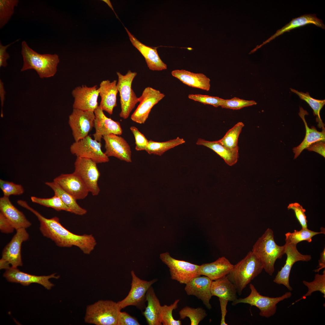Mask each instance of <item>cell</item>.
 Listing matches in <instances>:
<instances>
[{
  "label": "cell",
  "mask_w": 325,
  "mask_h": 325,
  "mask_svg": "<svg viewBox=\"0 0 325 325\" xmlns=\"http://www.w3.org/2000/svg\"><path fill=\"white\" fill-rule=\"evenodd\" d=\"M285 244L279 246L276 243L273 231L268 228L255 242L252 251L261 262L265 272L272 276L275 262L285 254Z\"/></svg>",
  "instance_id": "cell-3"
},
{
  "label": "cell",
  "mask_w": 325,
  "mask_h": 325,
  "mask_svg": "<svg viewBox=\"0 0 325 325\" xmlns=\"http://www.w3.org/2000/svg\"><path fill=\"white\" fill-rule=\"evenodd\" d=\"M118 77L117 87L120 98L121 111L120 117L125 119L128 118L136 104L139 102L138 98L136 96L132 88V82L137 75L135 72L128 71L125 75L117 72Z\"/></svg>",
  "instance_id": "cell-7"
},
{
  "label": "cell",
  "mask_w": 325,
  "mask_h": 325,
  "mask_svg": "<svg viewBox=\"0 0 325 325\" xmlns=\"http://www.w3.org/2000/svg\"><path fill=\"white\" fill-rule=\"evenodd\" d=\"M5 91L4 88V83L2 80H0V97L2 104V105L5 98Z\"/></svg>",
  "instance_id": "cell-53"
},
{
  "label": "cell",
  "mask_w": 325,
  "mask_h": 325,
  "mask_svg": "<svg viewBox=\"0 0 325 325\" xmlns=\"http://www.w3.org/2000/svg\"><path fill=\"white\" fill-rule=\"evenodd\" d=\"M290 89L292 92L297 94L301 99L305 101L313 109L314 115L316 116V120L318 122V128H325L324 124L320 118V112L325 104V100L314 99L310 95L308 92L305 93L299 92L292 88H290Z\"/></svg>",
  "instance_id": "cell-34"
},
{
  "label": "cell",
  "mask_w": 325,
  "mask_h": 325,
  "mask_svg": "<svg viewBox=\"0 0 325 325\" xmlns=\"http://www.w3.org/2000/svg\"><path fill=\"white\" fill-rule=\"evenodd\" d=\"M304 284L308 289L307 292L300 299L292 303L293 305L296 302L302 299H305L307 297L311 296L312 293L315 291H319L323 294V297L325 298V270L323 271L322 274H316L314 280L312 282H308L305 280L302 281Z\"/></svg>",
  "instance_id": "cell-37"
},
{
  "label": "cell",
  "mask_w": 325,
  "mask_h": 325,
  "mask_svg": "<svg viewBox=\"0 0 325 325\" xmlns=\"http://www.w3.org/2000/svg\"><path fill=\"white\" fill-rule=\"evenodd\" d=\"M179 314L181 319L188 317L190 320L191 325H198L207 315L206 311L202 308H195L187 306L180 311Z\"/></svg>",
  "instance_id": "cell-39"
},
{
  "label": "cell",
  "mask_w": 325,
  "mask_h": 325,
  "mask_svg": "<svg viewBox=\"0 0 325 325\" xmlns=\"http://www.w3.org/2000/svg\"><path fill=\"white\" fill-rule=\"evenodd\" d=\"M249 288L251 292L248 296L244 298L237 299L232 302V305H235L240 303H244L250 305L251 307L255 306L260 310L259 315L267 318L276 313L277 304L278 303L290 298L292 295L290 292H288L280 297H270L260 294L252 284H250Z\"/></svg>",
  "instance_id": "cell-6"
},
{
  "label": "cell",
  "mask_w": 325,
  "mask_h": 325,
  "mask_svg": "<svg viewBox=\"0 0 325 325\" xmlns=\"http://www.w3.org/2000/svg\"><path fill=\"white\" fill-rule=\"evenodd\" d=\"M233 266L225 257H222L213 262L200 265L199 274L215 280L226 276Z\"/></svg>",
  "instance_id": "cell-25"
},
{
  "label": "cell",
  "mask_w": 325,
  "mask_h": 325,
  "mask_svg": "<svg viewBox=\"0 0 325 325\" xmlns=\"http://www.w3.org/2000/svg\"><path fill=\"white\" fill-rule=\"evenodd\" d=\"M31 199L32 202L41 205L50 207L57 211H65L71 212V211L57 195H54L49 198H44L32 196Z\"/></svg>",
  "instance_id": "cell-38"
},
{
  "label": "cell",
  "mask_w": 325,
  "mask_h": 325,
  "mask_svg": "<svg viewBox=\"0 0 325 325\" xmlns=\"http://www.w3.org/2000/svg\"><path fill=\"white\" fill-rule=\"evenodd\" d=\"M160 258L169 268L171 279L181 283L186 284L193 278L200 276V265L175 259L168 252L161 254Z\"/></svg>",
  "instance_id": "cell-9"
},
{
  "label": "cell",
  "mask_w": 325,
  "mask_h": 325,
  "mask_svg": "<svg viewBox=\"0 0 325 325\" xmlns=\"http://www.w3.org/2000/svg\"><path fill=\"white\" fill-rule=\"evenodd\" d=\"M98 89L99 95L101 97L99 107L103 111L112 114L114 108L117 105L116 96L118 92L117 81H102L100 84Z\"/></svg>",
  "instance_id": "cell-24"
},
{
  "label": "cell",
  "mask_w": 325,
  "mask_h": 325,
  "mask_svg": "<svg viewBox=\"0 0 325 325\" xmlns=\"http://www.w3.org/2000/svg\"><path fill=\"white\" fill-rule=\"evenodd\" d=\"M219 300L220 302L221 313V318L220 325H227V323H226L225 321V317L227 312L226 307L228 301L220 298H219Z\"/></svg>",
  "instance_id": "cell-51"
},
{
  "label": "cell",
  "mask_w": 325,
  "mask_h": 325,
  "mask_svg": "<svg viewBox=\"0 0 325 325\" xmlns=\"http://www.w3.org/2000/svg\"><path fill=\"white\" fill-rule=\"evenodd\" d=\"M196 144L203 145L212 150L222 158L229 166L235 164L239 158V149H231L221 144L218 141H209L199 138Z\"/></svg>",
  "instance_id": "cell-31"
},
{
  "label": "cell",
  "mask_w": 325,
  "mask_h": 325,
  "mask_svg": "<svg viewBox=\"0 0 325 325\" xmlns=\"http://www.w3.org/2000/svg\"><path fill=\"white\" fill-rule=\"evenodd\" d=\"M323 234V233L314 231L308 229V228H302L299 231L295 230L293 232H288L285 234V243L297 245L299 243L303 241H306L308 243L312 241V238L314 236Z\"/></svg>",
  "instance_id": "cell-36"
},
{
  "label": "cell",
  "mask_w": 325,
  "mask_h": 325,
  "mask_svg": "<svg viewBox=\"0 0 325 325\" xmlns=\"http://www.w3.org/2000/svg\"><path fill=\"white\" fill-rule=\"evenodd\" d=\"M165 96L158 90L150 87L146 88L138 98L140 103L131 115V120L139 124L144 123L153 107Z\"/></svg>",
  "instance_id": "cell-13"
},
{
  "label": "cell",
  "mask_w": 325,
  "mask_h": 325,
  "mask_svg": "<svg viewBox=\"0 0 325 325\" xmlns=\"http://www.w3.org/2000/svg\"><path fill=\"white\" fill-rule=\"evenodd\" d=\"M53 181L76 200L85 198L89 192L83 181L74 172L61 174L54 178Z\"/></svg>",
  "instance_id": "cell-17"
},
{
  "label": "cell",
  "mask_w": 325,
  "mask_h": 325,
  "mask_svg": "<svg viewBox=\"0 0 325 325\" xmlns=\"http://www.w3.org/2000/svg\"><path fill=\"white\" fill-rule=\"evenodd\" d=\"M172 75L188 86L209 91L210 89V79L201 73H194L184 70H176L171 72Z\"/></svg>",
  "instance_id": "cell-28"
},
{
  "label": "cell",
  "mask_w": 325,
  "mask_h": 325,
  "mask_svg": "<svg viewBox=\"0 0 325 325\" xmlns=\"http://www.w3.org/2000/svg\"><path fill=\"white\" fill-rule=\"evenodd\" d=\"M18 0H0V28L8 22L14 13L15 7L18 5Z\"/></svg>",
  "instance_id": "cell-40"
},
{
  "label": "cell",
  "mask_w": 325,
  "mask_h": 325,
  "mask_svg": "<svg viewBox=\"0 0 325 325\" xmlns=\"http://www.w3.org/2000/svg\"><path fill=\"white\" fill-rule=\"evenodd\" d=\"M257 104L254 101L246 100L234 97L230 99H224L221 107L223 108L236 110L256 105Z\"/></svg>",
  "instance_id": "cell-43"
},
{
  "label": "cell",
  "mask_w": 325,
  "mask_h": 325,
  "mask_svg": "<svg viewBox=\"0 0 325 325\" xmlns=\"http://www.w3.org/2000/svg\"><path fill=\"white\" fill-rule=\"evenodd\" d=\"M21 54L23 61L21 72L33 70L42 79L50 78L56 74L60 62L57 54H39L24 41L22 42Z\"/></svg>",
  "instance_id": "cell-2"
},
{
  "label": "cell",
  "mask_w": 325,
  "mask_h": 325,
  "mask_svg": "<svg viewBox=\"0 0 325 325\" xmlns=\"http://www.w3.org/2000/svg\"><path fill=\"white\" fill-rule=\"evenodd\" d=\"M131 273L132 280L130 290L125 298L117 303L121 310L131 305L143 310L146 307L147 292L157 279L155 278L150 281L144 280L137 277L133 271H132Z\"/></svg>",
  "instance_id": "cell-10"
},
{
  "label": "cell",
  "mask_w": 325,
  "mask_h": 325,
  "mask_svg": "<svg viewBox=\"0 0 325 325\" xmlns=\"http://www.w3.org/2000/svg\"><path fill=\"white\" fill-rule=\"evenodd\" d=\"M94 112L95 132L93 136L94 139L101 142L104 136L110 134L119 135L122 134V130L119 122L107 117L99 106Z\"/></svg>",
  "instance_id": "cell-20"
},
{
  "label": "cell",
  "mask_w": 325,
  "mask_h": 325,
  "mask_svg": "<svg viewBox=\"0 0 325 325\" xmlns=\"http://www.w3.org/2000/svg\"><path fill=\"white\" fill-rule=\"evenodd\" d=\"M287 209L288 210L292 209L294 211L296 216L302 228H307L308 221L305 214L306 210L302 206L297 203H292L289 204Z\"/></svg>",
  "instance_id": "cell-45"
},
{
  "label": "cell",
  "mask_w": 325,
  "mask_h": 325,
  "mask_svg": "<svg viewBox=\"0 0 325 325\" xmlns=\"http://www.w3.org/2000/svg\"><path fill=\"white\" fill-rule=\"evenodd\" d=\"M0 187L3 193V196L8 197L12 195H19L22 194L24 190L20 184L0 179Z\"/></svg>",
  "instance_id": "cell-42"
},
{
  "label": "cell",
  "mask_w": 325,
  "mask_h": 325,
  "mask_svg": "<svg viewBox=\"0 0 325 325\" xmlns=\"http://www.w3.org/2000/svg\"><path fill=\"white\" fill-rule=\"evenodd\" d=\"M180 300H176L174 302L169 305H164L161 306L160 321L163 325H181V321L175 320L172 316V311L178 308V305Z\"/></svg>",
  "instance_id": "cell-41"
},
{
  "label": "cell",
  "mask_w": 325,
  "mask_h": 325,
  "mask_svg": "<svg viewBox=\"0 0 325 325\" xmlns=\"http://www.w3.org/2000/svg\"><path fill=\"white\" fill-rule=\"evenodd\" d=\"M185 142V141L183 138L179 137L174 139L163 142H158L150 140L149 141L145 150L149 154L161 156L168 150Z\"/></svg>",
  "instance_id": "cell-33"
},
{
  "label": "cell",
  "mask_w": 325,
  "mask_h": 325,
  "mask_svg": "<svg viewBox=\"0 0 325 325\" xmlns=\"http://www.w3.org/2000/svg\"><path fill=\"white\" fill-rule=\"evenodd\" d=\"M244 124L239 122L230 129L224 136L218 141L224 147L231 149L239 148L238 145L239 136Z\"/></svg>",
  "instance_id": "cell-35"
},
{
  "label": "cell",
  "mask_w": 325,
  "mask_h": 325,
  "mask_svg": "<svg viewBox=\"0 0 325 325\" xmlns=\"http://www.w3.org/2000/svg\"><path fill=\"white\" fill-rule=\"evenodd\" d=\"M72 94L74 98L73 109L94 112L99 106V90L97 85L77 86L72 90Z\"/></svg>",
  "instance_id": "cell-16"
},
{
  "label": "cell",
  "mask_w": 325,
  "mask_h": 325,
  "mask_svg": "<svg viewBox=\"0 0 325 325\" xmlns=\"http://www.w3.org/2000/svg\"><path fill=\"white\" fill-rule=\"evenodd\" d=\"M212 296H215L223 299L232 302L237 298V289L228 279L227 275L212 281L211 288Z\"/></svg>",
  "instance_id": "cell-29"
},
{
  "label": "cell",
  "mask_w": 325,
  "mask_h": 325,
  "mask_svg": "<svg viewBox=\"0 0 325 325\" xmlns=\"http://www.w3.org/2000/svg\"><path fill=\"white\" fill-rule=\"evenodd\" d=\"M14 228L4 215L0 212V230L1 232L9 234L13 232Z\"/></svg>",
  "instance_id": "cell-49"
},
{
  "label": "cell",
  "mask_w": 325,
  "mask_h": 325,
  "mask_svg": "<svg viewBox=\"0 0 325 325\" xmlns=\"http://www.w3.org/2000/svg\"><path fill=\"white\" fill-rule=\"evenodd\" d=\"M263 269L262 263L251 251L234 265L227 276L236 286L238 294L241 295L243 289Z\"/></svg>",
  "instance_id": "cell-4"
},
{
  "label": "cell",
  "mask_w": 325,
  "mask_h": 325,
  "mask_svg": "<svg viewBox=\"0 0 325 325\" xmlns=\"http://www.w3.org/2000/svg\"><path fill=\"white\" fill-rule=\"evenodd\" d=\"M95 118L94 112L73 109L69 116V123L75 141L88 135L94 127Z\"/></svg>",
  "instance_id": "cell-14"
},
{
  "label": "cell",
  "mask_w": 325,
  "mask_h": 325,
  "mask_svg": "<svg viewBox=\"0 0 325 325\" xmlns=\"http://www.w3.org/2000/svg\"><path fill=\"white\" fill-rule=\"evenodd\" d=\"M105 152L108 157L113 156L127 162H132V152L126 141L119 135L110 134L104 136Z\"/></svg>",
  "instance_id": "cell-19"
},
{
  "label": "cell",
  "mask_w": 325,
  "mask_h": 325,
  "mask_svg": "<svg viewBox=\"0 0 325 325\" xmlns=\"http://www.w3.org/2000/svg\"><path fill=\"white\" fill-rule=\"evenodd\" d=\"M132 45L144 58L147 66L153 71H161L167 69V65L160 58L156 48H152L141 43L125 27Z\"/></svg>",
  "instance_id": "cell-22"
},
{
  "label": "cell",
  "mask_w": 325,
  "mask_h": 325,
  "mask_svg": "<svg viewBox=\"0 0 325 325\" xmlns=\"http://www.w3.org/2000/svg\"><path fill=\"white\" fill-rule=\"evenodd\" d=\"M45 184L52 189L54 194L60 197L63 203L69 208L71 213L79 215H83L87 213V210L79 206L76 200L55 182H47Z\"/></svg>",
  "instance_id": "cell-32"
},
{
  "label": "cell",
  "mask_w": 325,
  "mask_h": 325,
  "mask_svg": "<svg viewBox=\"0 0 325 325\" xmlns=\"http://www.w3.org/2000/svg\"><path fill=\"white\" fill-rule=\"evenodd\" d=\"M147 305L143 313L147 323L149 325H161L160 314L161 305L152 286L146 293Z\"/></svg>",
  "instance_id": "cell-30"
},
{
  "label": "cell",
  "mask_w": 325,
  "mask_h": 325,
  "mask_svg": "<svg viewBox=\"0 0 325 325\" xmlns=\"http://www.w3.org/2000/svg\"><path fill=\"white\" fill-rule=\"evenodd\" d=\"M201 275L193 278L187 283L185 290L188 295H193L201 299L209 309L212 308L210 300L212 297L210 288L212 280Z\"/></svg>",
  "instance_id": "cell-21"
},
{
  "label": "cell",
  "mask_w": 325,
  "mask_h": 325,
  "mask_svg": "<svg viewBox=\"0 0 325 325\" xmlns=\"http://www.w3.org/2000/svg\"><path fill=\"white\" fill-rule=\"evenodd\" d=\"M140 325L137 319L125 312H119L118 315L117 325Z\"/></svg>",
  "instance_id": "cell-47"
},
{
  "label": "cell",
  "mask_w": 325,
  "mask_h": 325,
  "mask_svg": "<svg viewBox=\"0 0 325 325\" xmlns=\"http://www.w3.org/2000/svg\"><path fill=\"white\" fill-rule=\"evenodd\" d=\"M306 149L313 151L325 157V144L324 141H318L313 143Z\"/></svg>",
  "instance_id": "cell-50"
},
{
  "label": "cell",
  "mask_w": 325,
  "mask_h": 325,
  "mask_svg": "<svg viewBox=\"0 0 325 325\" xmlns=\"http://www.w3.org/2000/svg\"><path fill=\"white\" fill-rule=\"evenodd\" d=\"M188 98L204 104H209L216 107L221 106L224 99L217 97L201 94H190Z\"/></svg>",
  "instance_id": "cell-44"
},
{
  "label": "cell",
  "mask_w": 325,
  "mask_h": 325,
  "mask_svg": "<svg viewBox=\"0 0 325 325\" xmlns=\"http://www.w3.org/2000/svg\"><path fill=\"white\" fill-rule=\"evenodd\" d=\"M101 142L93 139L89 135L79 141H75L71 145V153L77 157L91 160L97 163L108 162L109 157L101 150Z\"/></svg>",
  "instance_id": "cell-11"
},
{
  "label": "cell",
  "mask_w": 325,
  "mask_h": 325,
  "mask_svg": "<svg viewBox=\"0 0 325 325\" xmlns=\"http://www.w3.org/2000/svg\"><path fill=\"white\" fill-rule=\"evenodd\" d=\"M319 268L315 270V272H318L319 271L325 267V248H324L322 252L320 254V258L318 261Z\"/></svg>",
  "instance_id": "cell-52"
},
{
  "label": "cell",
  "mask_w": 325,
  "mask_h": 325,
  "mask_svg": "<svg viewBox=\"0 0 325 325\" xmlns=\"http://www.w3.org/2000/svg\"><path fill=\"white\" fill-rule=\"evenodd\" d=\"M130 129L135 138L136 150L137 151L145 150L149 141L135 126H131Z\"/></svg>",
  "instance_id": "cell-46"
},
{
  "label": "cell",
  "mask_w": 325,
  "mask_h": 325,
  "mask_svg": "<svg viewBox=\"0 0 325 325\" xmlns=\"http://www.w3.org/2000/svg\"><path fill=\"white\" fill-rule=\"evenodd\" d=\"M117 302L110 300H99L86 308L85 322L96 325H117L121 311Z\"/></svg>",
  "instance_id": "cell-5"
},
{
  "label": "cell",
  "mask_w": 325,
  "mask_h": 325,
  "mask_svg": "<svg viewBox=\"0 0 325 325\" xmlns=\"http://www.w3.org/2000/svg\"><path fill=\"white\" fill-rule=\"evenodd\" d=\"M299 116L302 119L306 129L305 136L303 141L297 147L293 148L294 153V159H296L305 149H306L313 143L318 141L325 142V129H322V132L318 131L314 126L310 128L305 119V116L308 114V113L302 107H300L299 113Z\"/></svg>",
  "instance_id": "cell-26"
},
{
  "label": "cell",
  "mask_w": 325,
  "mask_h": 325,
  "mask_svg": "<svg viewBox=\"0 0 325 325\" xmlns=\"http://www.w3.org/2000/svg\"><path fill=\"white\" fill-rule=\"evenodd\" d=\"M308 24H313L317 27L323 29H325V26L322 20L319 19L315 14H308L302 15L299 17L293 18L288 23L285 25L281 29L278 30L273 35L266 40L261 45L256 47V49L261 47L262 45L277 37L281 35L286 32Z\"/></svg>",
  "instance_id": "cell-27"
},
{
  "label": "cell",
  "mask_w": 325,
  "mask_h": 325,
  "mask_svg": "<svg viewBox=\"0 0 325 325\" xmlns=\"http://www.w3.org/2000/svg\"><path fill=\"white\" fill-rule=\"evenodd\" d=\"M29 236L26 228H21L16 232L10 241L4 248L0 260V268L6 270L11 267L22 265L21 247L23 242L27 240Z\"/></svg>",
  "instance_id": "cell-8"
},
{
  "label": "cell",
  "mask_w": 325,
  "mask_h": 325,
  "mask_svg": "<svg viewBox=\"0 0 325 325\" xmlns=\"http://www.w3.org/2000/svg\"><path fill=\"white\" fill-rule=\"evenodd\" d=\"M18 39L6 45H3L1 42L0 43V67H6L8 63L7 60L9 58L10 56L7 52L6 50L11 45L18 41Z\"/></svg>",
  "instance_id": "cell-48"
},
{
  "label": "cell",
  "mask_w": 325,
  "mask_h": 325,
  "mask_svg": "<svg viewBox=\"0 0 325 325\" xmlns=\"http://www.w3.org/2000/svg\"><path fill=\"white\" fill-rule=\"evenodd\" d=\"M97 163L91 159L77 157L74 163V172L82 179L92 195L100 192L98 181L101 174Z\"/></svg>",
  "instance_id": "cell-12"
},
{
  "label": "cell",
  "mask_w": 325,
  "mask_h": 325,
  "mask_svg": "<svg viewBox=\"0 0 325 325\" xmlns=\"http://www.w3.org/2000/svg\"><path fill=\"white\" fill-rule=\"evenodd\" d=\"M19 205L36 216L40 222L39 230L42 234L53 241L57 246L62 247L76 246L84 253L89 254L96 245V240L92 234H73L62 225L57 217L46 218L23 200L20 201Z\"/></svg>",
  "instance_id": "cell-1"
},
{
  "label": "cell",
  "mask_w": 325,
  "mask_h": 325,
  "mask_svg": "<svg viewBox=\"0 0 325 325\" xmlns=\"http://www.w3.org/2000/svg\"><path fill=\"white\" fill-rule=\"evenodd\" d=\"M285 244V253L287 255L285 263L278 272L273 281L277 284L284 285L289 290L292 291V288L290 285L289 279L292 266L298 261L308 262L311 259V257L310 255L301 253L297 250L296 245L286 243Z\"/></svg>",
  "instance_id": "cell-15"
},
{
  "label": "cell",
  "mask_w": 325,
  "mask_h": 325,
  "mask_svg": "<svg viewBox=\"0 0 325 325\" xmlns=\"http://www.w3.org/2000/svg\"><path fill=\"white\" fill-rule=\"evenodd\" d=\"M102 1H103L104 2L106 3V4L108 5V6L112 10H113L114 12L115 13V14H116V17L117 18H118L117 15L116 14V13L114 11V10L113 9V6H112V4H111L110 1V0H102Z\"/></svg>",
  "instance_id": "cell-54"
},
{
  "label": "cell",
  "mask_w": 325,
  "mask_h": 325,
  "mask_svg": "<svg viewBox=\"0 0 325 325\" xmlns=\"http://www.w3.org/2000/svg\"><path fill=\"white\" fill-rule=\"evenodd\" d=\"M56 274L53 273L48 276H37L22 272L17 268L10 267L6 270L3 276L10 282L20 283L25 286L32 283H37L50 289L54 285L49 280L51 278L58 279L60 277Z\"/></svg>",
  "instance_id": "cell-18"
},
{
  "label": "cell",
  "mask_w": 325,
  "mask_h": 325,
  "mask_svg": "<svg viewBox=\"0 0 325 325\" xmlns=\"http://www.w3.org/2000/svg\"><path fill=\"white\" fill-rule=\"evenodd\" d=\"M0 211L16 230L26 229L31 225L23 213L13 205L8 197L0 198Z\"/></svg>",
  "instance_id": "cell-23"
}]
</instances>
